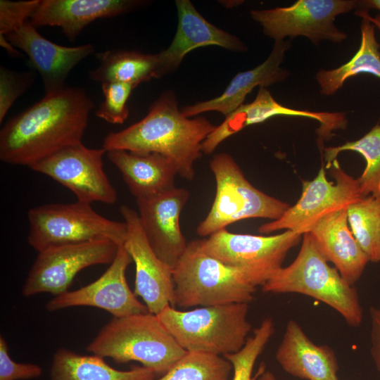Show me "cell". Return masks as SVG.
Masks as SVG:
<instances>
[{
    "label": "cell",
    "instance_id": "obj_7",
    "mask_svg": "<svg viewBox=\"0 0 380 380\" xmlns=\"http://www.w3.org/2000/svg\"><path fill=\"white\" fill-rule=\"evenodd\" d=\"M29 244L37 252L47 248L108 239L123 245L127 236L125 222L108 219L90 203H50L27 213Z\"/></svg>",
    "mask_w": 380,
    "mask_h": 380
},
{
    "label": "cell",
    "instance_id": "obj_35",
    "mask_svg": "<svg viewBox=\"0 0 380 380\" xmlns=\"http://www.w3.org/2000/svg\"><path fill=\"white\" fill-rule=\"evenodd\" d=\"M370 317V353L378 372L380 373V308L371 307Z\"/></svg>",
    "mask_w": 380,
    "mask_h": 380
},
{
    "label": "cell",
    "instance_id": "obj_21",
    "mask_svg": "<svg viewBox=\"0 0 380 380\" xmlns=\"http://www.w3.org/2000/svg\"><path fill=\"white\" fill-rule=\"evenodd\" d=\"M139 4L132 0H40L29 21L36 27H59L73 41L95 20L123 14Z\"/></svg>",
    "mask_w": 380,
    "mask_h": 380
},
{
    "label": "cell",
    "instance_id": "obj_11",
    "mask_svg": "<svg viewBox=\"0 0 380 380\" xmlns=\"http://www.w3.org/2000/svg\"><path fill=\"white\" fill-rule=\"evenodd\" d=\"M119 245L101 239L85 243L56 246L38 252L25 284V297L41 293L54 296L68 291L75 276L96 265L110 264Z\"/></svg>",
    "mask_w": 380,
    "mask_h": 380
},
{
    "label": "cell",
    "instance_id": "obj_4",
    "mask_svg": "<svg viewBox=\"0 0 380 380\" xmlns=\"http://www.w3.org/2000/svg\"><path fill=\"white\" fill-rule=\"evenodd\" d=\"M262 291L303 294L332 308L350 327H359L362 322L363 310L356 289L329 265L308 232L303 235L295 260L275 272Z\"/></svg>",
    "mask_w": 380,
    "mask_h": 380
},
{
    "label": "cell",
    "instance_id": "obj_3",
    "mask_svg": "<svg viewBox=\"0 0 380 380\" xmlns=\"http://www.w3.org/2000/svg\"><path fill=\"white\" fill-rule=\"evenodd\" d=\"M87 350L117 363L140 362L163 375L187 352L151 312L113 317L98 332Z\"/></svg>",
    "mask_w": 380,
    "mask_h": 380
},
{
    "label": "cell",
    "instance_id": "obj_13",
    "mask_svg": "<svg viewBox=\"0 0 380 380\" xmlns=\"http://www.w3.org/2000/svg\"><path fill=\"white\" fill-rule=\"evenodd\" d=\"M106 151L91 148L82 142L68 146L30 167L44 174L71 191L77 201L113 204L118 193L103 170Z\"/></svg>",
    "mask_w": 380,
    "mask_h": 380
},
{
    "label": "cell",
    "instance_id": "obj_16",
    "mask_svg": "<svg viewBox=\"0 0 380 380\" xmlns=\"http://www.w3.org/2000/svg\"><path fill=\"white\" fill-rule=\"evenodd\" d=\"M189 196L175 187L153 196L136 199L141 224L157 257L173 270L184 253L187 243L180 228V214Z\"/></svg>",
    "mask_w": 380,
    "mask_h": 380
},
{
    "label": "cell",
    "instance_id": "obj_30",
    "mask_svg": "<svg viewBox=\"0 0 380 380\" xmlns=\"http://www.w3.org/2000/svg\"><path fill=\"white\" fill-rule=\"evenodd\" d=\"M274 333L272 319L266 318L253 330L240 350L224 356L233 366L231 380H255L256 375L252 376L255 363Z\"/></svg>",
    "mask_w": 380,
    "mask_h": 380
},
{
    "label": "cell",
    "instance_id": "obj_23",
    "mask_svg": "<svg viewBox=\"0 0 380 380\" xmlns=\"http://www.w3.org/2000/svg\"><path fill=\"white\" fill-rule=\"evenodd\" d=\"M106 155L120 170L136 199L153 196L175 187L177 169L170 158L162 154L113 150L107 151Z\"/></svg>",
    "mask_w": 380,
    "mask_h": 380
},
{
    "label": "cell",
    "instance_id": "obj_9",
    "mask_svg": "<svg viewBox=\"0 0 380 380\" xmlns=\"http://www.w3.org/2000/svg\"><path fill=\"white\" fill-rule=\"evenodd\" d=\"M303 234L286 230L272 236L235 234L226 229L201 239L203 250L222 263L243 272L255 286H263L282 267L288 252Z\"/></svg>",
    "mask_w": 380,
    "mask_h": 380
},
{
    "label": "cell",
    "instance_id": "obj_36",
    "mask_svg": "<svg viewBox=\"0 0 380 380\" xmlns=\"http://www.w3.org/2000/svg\"><path fill=\"white\" fill-rule=\"evenodd\" d=\"M355 15L360 17L361 18L367 19L380 30V13L373 17L369 14V11L358 9L355 11Z\"/></svg>",
    "mask_w": 380,
    "mask_h": 380
},
{
    "label": "cell",
    "instance_id": "obj_5",
    "mask_svg": "<svg viewBox=\"0 0 380 380\" xmlns=\"http://www.w3.org/2000/svg\"><path fill=\"white\" fill-rule=\"evenodd\" d=\"M248 313V303H232L184 311L168 305L157 316L186 352L224 356L245 345L251 330Z\"/></svg>",
    "mask_w": 380,
    "mask_h": 380
},
{
    "label": "cell",
    "instance_id": "obj_10",
    "mask_svg": "<svg viewBox=\"0 0 380 380\" xmlns=\"http://www.w3.org/2000/svg\"><path fill=\"white\" fill-rule=\"evenodd\" d=\"M357 8L356 0H298L290 6L251 10V16L274 42L301 36L314 44L341 43L347 34L335 25L336 17Z\"/></svg>",
    "mask_w": 380,
    "mask_h": 380
},
{
    "label": "cell",
    "instance_id": "obj_37",
    "mask_svg": "<svg viewBox=\"0 0 380 380\" xmlns=\"http://www.w3.org/2000/svg\"><path fill=\"white\" fill-rule=\"evenodd\" d=\"M358 9L369 11L376 9L380 11V0H357Z\"/></svg>",
    "mask_w": 380,
    "mask_h": 380
},
{
    "label": "cell",
    "instance_id": "obj_20",
    "mask_svg": "<svg viewBox=\"0 0 380 380\" xmlns=\"http://www.w3.org/2000/svg\"><path fill=\"white\" fill-rule=\"evenodd\" d=\"M290 46L289 40L274 42L267 58L257 67L236 75L221 95L184 106L181 111L187 118L208 111H217L226 117L243 104L247 94L255 87L266 88L289 77V72L280 65Z\"/></svg>",
    "mask_w": 380,
    "mask_h": 380
},
{
    "label": "cell",
    "instance_id": "obj_19",
    "mask_svg": "<svg viewBox=\"0 0 380 380\" xmlns=\"http://www.w3.org/2000/svg\"><path fill=\"white\" fill-rule=\"evenodd\" d=\"M347 210L346 207L326 215L308 233L327 261L353 286L369 261L348 226Z\"/></svg>",
    "mask_w": 380,
    "mask_h": 380
},
{
    "label": "cell",
    "instance_id": "obj_22",
    "mask_svg": "<svg viewBox=\"0 0 380 380\" xmlns=\"http://www.w3.org/2000/svg\"><path fill=\"white\" fill-rule=\"evenodd\" d=\"M275 358L293 376L306 380H338V365L333 350L313 343L295 320L287 322Z\"/></svg>",
    "mask_w": 380,
    "mask_h": 380
},
{
    "label": "cell",
    "instance_id": "obj_8",
    "mask_svg": "<svg viewBox=\"0 0 380 380\" xmlns=\"http://www.w3.org/2000/svg\"><path fill=\"white\" fill-rule=\"evenodd\" d=\"M210 167L215 176L216 193L209 213L196 228L199 236H210L244 219L275 220L289 208L285 202L254 187L229 154L214 156Z\"/></svg>",
    "mask_w": 380,
    "mask_h": 380
},
{
    "label": "cell",
    "instance_id": "obj_39",
    "mask_svg": "<svg viewBox=\"0 0 380 380\" xmlns=\"http://www.w3.org/2000/svg\"><path fill=\"white\" fill-rule=\"evenodd\" d=\"M255 380H277V379L272 372L265 370V367L262 366L256 374Z\"/></svg>",
    "mask_w": 380,
    "mask_h": 380
},
{
    "label": "cell",
    "instance_id": "obj_18",
    "mask_svg": "<svg viewBox=\"0 0 380 380\" xmlns=\"http://www.w3.org/2000/svg\"><path fill=\"white\" fill-rule=\"evenodd\" d=\"M178 23L170 45L158 53L163 75L175 70L191 51L209 45L243 52L246 46L236 37L205 20L189 0H177Z\"/></svg>",
    "mask_w": 380,
    "mask_h": 380
},
{
    "label": "cell",
    "instance_id": "obj_12",
    "mask_svg": "<svg viewBox=\"0 0 380 380\" xmlns=\"http://www.w3.org/2000/svg\"><path fill=\"white\" fill-rule=\"evenodd\" d=\"M329 169L335 182L327 180L322 166L315 179L303 183L301 196L296 203L289 206L279 219L262 224L258 232L269 234L286 229L304 234L322 217L363 197L357 179L345 172L336 160Z\"/></svg>",
    "mask_w": 380,
    "mask_h": 380
},
{
    "label": "cell",
    "instance_id": "obj_38",
    "mask_svg": "<svg viewBox=\"0 0 380 380\" xmlns=\"http://www.w3.org/2000/svg\"><path fill=\"white\" fill-rule=\"evenodd\" d=\"M0 44L6 51L13 56H18L20 53L14 49L13 46L8 42L5 36H0Z\"/></svg>",
    "mask_w": 380,
    "mask_h": 380
},
{
    "label": "cell",
    "instance_id": "obj_33",
    "mask_svg": "<svg viewBox=\"0 0 380 380\" xmlns=\"http://www.w3.org/2000/svg\"><path fill=\"white\" fill-rule=\"evenodd\" d=\"M39 2L40 0H1L0 36H6L28 21Z\"/></svg>",
    "mask_w": 380,
    "mask_h": 380
},
{
    "label": "cell",
    "instance_id": "obj_26",
    "mask_svg": "<svg viewBox=\"0 0 380 380\" xmlns=\"http://www.w3.org/2000/svg\"><path fill=\"white\" fill-rule=\"evenodd\" d=\"M361 42L349 61L332 70H319L315 76L320 93L331 96L346 80L360 73H369L380 79V44L375 37V26L366 18L360 23Z\"/></svg>",
    "mask_w": 380,
    "mask_h": 380
},
{
    "label": "cell",
    "instance_id": "obj_25",
    "mask_svg": "<svg viewBox=\"0 0 380 380\" xmlns=\"http://www.w3.org/2000/svg\"><path fill=\"white\" fill-rule=\"evenodd\" d=\"M99 66L89 71V77L101 84L127 83L137 87L140 83L163 77L158 53L134 51L107 50L96 53Z\"/></svg>",
    "mask_w": 380,
    "mask_h": 380
},
{
    "label": "cell",
    "instance_id": "obj_29",
    "mask_svg": "<svg viewBox=\"0 0 380 380\" xmlns=\"http://www.w3.org/2000/svg\"><path fill=\"white\" fill-rule=\"evenodd\" d=\"M233 366L224 356L187 352L155 380H231Z\"/></svg>",
    "mask_w": 380,
    "mask_h": 380
},
{
    "label": "cell",
    "instance_id": "obj_14",
    "mask_svg": "<svg viewBox=\"0 0 380 380\" xmlns=\"http://www.w3.org/2000/svg\"><path fill=\"white\" fill-rule=\"evenodd\" d=\"M132 259L124 245L109 267L97 279L78 289L67 291L47 302L46 308L53 312L77 306H90L104 310L113 317L149 312L130 289L126 270Z\"/></svg>",
    "mask_w": 380,
    "mask_h": 380
},
{
    "label": "cell",
    "instance_id": "obj_34",
    "mask_svg": "<svg viewBox=\"0 0 380 380\" xmlns=\"http://www.w3.org/2000/svg\"><path fill=\"white\" fill-rule=\"evenodd\" d=\"M42 374L40 366L32 363H19L10 356L5 338L0 337V380H27L39 377Z\"/></svg>",
    "mask_w": 380,
    "mask_h": 380
},
{
    "label": "cell",
    "instance_id": "obj_17",
    "mask_svg": "<svg viewBox=\"0 0 380 380\" xmlns=\"http://www.w3.org/2000/svg\"><path fill=\"white\" fill-rule=\"evenodd\" d=\"M5 37L28 56L41 76L45 94L67 87L65 81L72 68L94 51L90 44L77 46L55 44L41 35L30 21Z\"/></svg>",
    "mask_w": 380,
    "mask_h": 380
},
{
    "label": "cell",
    "instance_id": "obj_1",
    "mask_svg": "<svg viewBox=\"0 0 380 380\" xmlns=\"http://www.w3.org/2000/svg\"><path fill=\"white\" fill-rule=\"evenodd\" d=\"M94 104L82 88L65 87L45 94L11 118L0 131V158L30 167L82 142Z\"/></svg>",
    "mask_w": 380,
    "mask_h": 380
},
{
    "label": "cell",
    "instance_id": "obj_15",
    "mask_svg": "<svg viewBox=\"0 0 380 380\" xmlns=\"http://www.w3.org/2000/svg\"><path fill=\"white\" fill-rule=\"evenodd\" d=\"M120 212L127 226L124 247L135 265L134 293L144 301L149 312L158 315L174 307L172 270L163 262L149 245L138 213L123 205Z\"/></svg>",
    "mask_w": 380,
    "mask_h": 380
},
{
    "label": "cell",
    "instance_id": "obj_32",
    "mask_svg": "<svg viewBox=\"0 0 380 380\" xmlns=\"http://www.w3.org/2000/svg\"><path fill=\"white\" fill-rule=\"evenodd\" d=\"M33 75L30 72H18L0 66V123L9 109L32 84Z\"/></svg>",
    "mask_w": 380,
    "mask_h": 380
},
{
    "label": "cell",
    "instance_id": "obj_28",
    "mask_svg": "<svg viewBox=\"0 0 380 380\" xmlns=\"http://www.w3.org/2000/svg\"><path fill=\"white\" fill-rule=\"evenodd\" d=\"M351 232L369 262H380V197H362L348 206Z\"/></svg>",
    "mask_w": 380,
    "mask_h": 380
},
{
    "label": "cell",
    "instance_id": "obj_6",
    "mask_svg": "<svg viewBox=\"0 0 380 380\" xmlns=\"http://www.w3.org/2000/svg\"><path fill=\"white\" fill-rule=\"evenodd\" d=\"M174 305L182 308L249 303L256 286L243 272L207 254L191 241L172 270Z\"/></svg>",
    "mask_w": 380,
    "mask_h": 380
},
{
    "label": "cell",
    "instance_id": "obj_2",
    "mask_svg": "<svg viewBox=\"0 0 380 380\" xmlns=\"http://www.w3.org/2000/svg\"><path fill=\"white\" fill-rule=\"evenodd\" d=\"M204 117L189 118L178 108L175 94L167 91L151 105L141 120L103 139L106 151L125 150L156 153L170 158L182 177H194V163L201 156L202 144L215 129Z\"/></svg>",
    "mask_w": 380,
    "mask_h": 380
},
{
    "label": "cell",
    "instance_id": "obj_24",
    "mask_svg": "<svg viewBox=\"0 0 380 380\" xmlns=\"http://www.w3.org/2000/svg\"><path fill=\"white\" fill-rule=\"evenodd\" d=\"M156 373L144 366L118 370L96 355H84L64 348L53 356L51 380H155Z\"/></svg>",
    "mask_w": 380,
    "mask_h": 380
},
{
    "label": "cell",
    "instance_id": "obj_27",
    "mask_svg": "<svg viewBox=\"0 0 380 380\" xmlns=\"http://www.w3.org/2000/svg\"><path fill=\"white\" fill-rule=\"evenodd\" d=\"M356 151L366 161V166L357 181L361 195L380 197V123H376L367 134L357 140L324 149L326 168H329L340 152Z\"/></svg>",
    "mask_w": 380,
    "mask_h": 380
},
{
    "label": "cell",
    "instance_id": "obj_31",
    "mask_svg": "<svg viewBox=\"0 0 380 380\" xmlns=\"http://www.w3.org/2000/svg\"><path fill=\"white\" fill-rule=\"evenodd\" d=\"M134 88L127 83L101 84L104 100L96 110V115L111 124L124 123L129 116L127 103Z\"/></svg>",
    "mask_w": 380,
    "mask_h": 380
}]
</instances>
